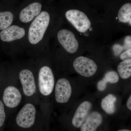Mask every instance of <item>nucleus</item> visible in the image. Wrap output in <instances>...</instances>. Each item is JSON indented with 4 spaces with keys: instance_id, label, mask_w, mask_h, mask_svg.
<instances>
[{
    "instance_id": "21",
    "label": "nucleus",
    "mask_w": 131,
    "mask_h": 131,
    "mask_svg": "<svg viewBox=\"0 0 131 131\" xmlns=\"http://www.w3.org/2000/svg\"><path fill=\"white\" fill-rule=\"evenodd\" d=\"M126 107L127 109L129 111H131V94L130 95L127 99L126 103Z\"/></svg>"
},
{
    "instance_id": "3",
    "label": "nucleus",
    "mask_w": 131,
    "mask_h": 131,
    "mask_svg": "<svg viewBox=\"0 0 131 131\" xmlns=\"http://www.w3.org/2000/svg\"><path fill=\"white\" fill-rule=\"evenodd\" d=\"M74 82L64 76L56 78L52 102L53 111L61 114L69 111L74 105L77 90Z\"/></svg>"
},
{
    "instance_id": "20",
    "label": "nucleus",
    "mask_w": 131,
    "mask_h": 131,
    "mask_svg": "<svg viewBox=\"0 0 131 131\" xmlns=\"http://www.w3.org/2000/svg\"><path fill=\"white\" fill-rule=\"evenodd\" d=\"M131 49L126 50L123 52L120 56V58L122 61L131 59Z\"/></svg>"
},
{
    "instance_id": "14",
    "label": "nucleus",
    "mask_w": 131,
    "mask_h": 131,
    "mask_svg": "<svg viewBox=\"0 0 131 131\" xmlns=\"http://www.w3.org/2000/svg\"><path fill=\"white\" fill-rule=\"evenodd\" d=\"M119 80V76L116 71H108L105 73L102 78L97 82V90L100 92H103L107 88L108 84H117Z\"/></svg>"
},
{
    "instance_id": "5",
    "label": "nucleus",
    "mask_w": 131,
    "mask_h": 131,
    "mask_svg": "<svg viewBox=\"0 0 131 131\" xmlns=\"http://www.w3.org/2000/svg\"><path fill=\"white\" fill-rule=\"evenodd\" d=\"M33 70L30 68L24 67L15 71L22 88L24 103L30 102L39 107L37 72Z\"/></svg>"
},
{
    "instance_id": "17",
    "label": "nucleus",
    "mask_w": 131,
    "mask_h": 131,
    "mask_svg": "<svg viewBox=\"0 0 131 131\" xmlns=\"http://www.w3.org/2000/svg\"><path fill=\"white\" fill-rule=\"evenodd\" d=\"M13 14L10 12H0V30L10 26L14 19Z\"/></svg>"
},
{
    "instance_id": "19",
    "label": "nucleus",
    "mask_w": 131,
    "mask_h": 131,
    "mask_svg": "<svg viewBox=\"0 0 131 131\" xmlns=\"http://www.w3.org/2000/svg\"><path fill=\"white\" fill-rule=\"evenodd\" d=\"M7 118L5 105L2 101L0 100V130L4 127Z\"/></svg>"
},
{
    "instance_id": "7",
    "label": "nucleus",
    "mask_w": 131,
    "mask_h": 131,
    "mask_svg": "<svg viewBox=\"0 0 131 131\" xmlns=\"http://www.w3.org/2000/svg\"><path fill=\"white\" fill-rule=\"evenodd\" d=\"M76 72L83 77L90 78L94 76L98 70V66L94 61L84 56L78 57L73 62Z\"/></svg>"
},
{
    "instance_id": "11",
    "label": "nucleus",
    "mask_w": 131,
    "mask_h": 131,
    "mask_svg": "<svg viewBox=\"0 0 131 131\" xmlns=\"http://www.w3.org/2000/svg\"><path fill=\"white\" fill-rule=\"evenodd\" d=\"M118 96L115 93H109L101 100L100 107L104 113L109 115L116 113L118 111Z\"/></svg>"
},
{
    "instance_id": "13",
    "label": "nucleus",
    "mask_w": 131,
    "mask_h": 131,
    "mask_svg": "<svg viewBox=\"0 0 131 131\" xmlns=\"http://www.w3.org/2000/svg\"><path fill=\"white\" fill-rule=\"evenodd\" d=\"M42 5L38 2H34L22 9L20 13L19 19L24 23L31 21L41 12Z\"/></svg>"
},
{
    "instance_id": "1",
    "label": "nucleus",
    "mask_w": 131,
    "mask_h": 131,
    "mask_svg": "<svg viewBox=\"0 0 131 131\" xmlns=\"http://www.w3.org/2000/svg\"><path fill=\"white\" fill-rule=\"evenodd\" d=\"M50 121L38 106L25 102L10 117L9 131H49Z\"/></svg>"
},
{
    "instance_id": "6",
    "label": "nucleus",
    "mask_w": 131,
    "mask_h": 131,
    "mask_svg": "<svg viewBox=\"0 0 131 131\" xmlns=\"http://www.w3.org/2000/svg\"><path fill=\"white\" fill-rule=\"evenodd\" d=\"M50 16L48 12L43 11L35 17L28 32V40L31 44H37L42 40L50 24Z\"/></svg>"
},
{
    "instance_id": "2",
    "label": "nucleus",
    "mask_w": 131,
    "mask_h": 131,
    "mask_svg": "<svg viewBox=\"0 0 131 131\" xmlns=\"http://www.w3.org/2000/svg\"><path fill=\"white\" fill-rule=\"evenodd\" d=\"M2 100L7 113L8 118L18 111L24 103L22 88L15 70L8 72L3 81Z\"/></svg>"
},
{
    "instance_id": "10",
    "label": "nucleus",
    "mask_w": 131,
    "mask_h": 131,
    "mask_svg": "<svg viewBox=\"0 0 131 131\" xmlns=\"http://www.w3.org/2000/svg\"><path fill=\"white\" fill-rule=\"evenodd\" d=\"M103 114L100 110L94 108L80 127V131H98L105 121Z\"/></svg>"
},
{
    "instance_id": "4",
    "label": "nucleus",
    "mask_w": 131,
    "mask_h": 131,
    "mask_svg": "<svg viewBox=\"0 0 131 131\" xmlns=\"http://www.w3.org/2000/svg\"><path fill=\"white\" fill-rule=\"evenodd\" d=\"M94 102L90 98H86L78 102L68 112L61 114L59 120L61 125L65 128L70 124L75 129H79L94 108Z\"/></svg>"
},
{
    "instance_id": "15",
    "label": "nucleus",
    "mask_w": 131,
    "mask_h": 131,
    "mask_svg": "<svg viewBox=\"0 0 131 131\" xmlns=\"http://www.w3.org/2000/svg\"><path fill=\"white\" fill-rule=\"evenodd\" d=\"M118 74L124 80L129 79L131 76V59L122 61L117 67Z\"/></svg>"
},
{
    "instance_id": "16",
    "label": "nucleus",
    "mask_w": 131,
    "mask_h": 131,
    "mask_svg": "<svg viewBox=\"0 0 131 131\" xmlns=\"http://www.w3.org/2000/svg\"><path fill=\"white\" fill-rule=\"evenodd\" d=\"M118 19L122 23H129L131 25V4L127 3L121 8L118 15Z\"/></svg>"
},
{
    "instance_id": "22",
    "label": "nucleus",
    "mask_w": 131,
    "mask_h": 131,
    "mask_svg": "<svg viewBox=\"0 0 131 131\" xmlns=\"http://www.w3.org/2000/svg\"><path fill=\"white\" fill-rule=\"evenodd\" d=\"M117 131H131V130L129 129H119Z\"/></svg>"
},
{
    "instance_id": "8",
    "label": "nucleus",
    "mask_w": 131,
    "mask_h": 131,
    "mask_svg": "<svg viewBox=\"0 0 131 131\" xmlns=\"http://www.w3.org/2000/svg\"><path fill=\"white\" fill-rule=\"evenodd\" d=\"M65 16L68 21L80 32H85L91 27V23L89 19L81 11L70 9L66 12Z\"/></svg>"
},
{
    "instance_id": "12",
    "label": "nucleus",
    "mask_w": 131,
    "mask_h": 131,
    "mask_svg": "<svg viewBox=\"0 0 131 131\" xmlns=\"http://www.w3.org/2000/svg\"><path fill=\"white\" fill-rule=\"evenodd\" d=\"M26 34L25 29L18 26H10L0 32V38L3 42H11L22 38Z\"/></svg>"
},
{
    "instance_id": "9",
    "label": "nucleus",
    "mask_w": 131,
    "mask_h": 131,
    "mask_svg": "<svg viewBox=\"0 0 131 131\" xmlns=\"http://www.w3.org/2000/svg\"><path fill=\"white\" fill-rule=\"evenodd\" d=\"M57 38L59 42L68 53L73 54L77 51L78 41L71 31L62 29L58 32Z\"/></svg>"
},
{
    "instance_id": "18",
    "label": "nucleus",
    "mask_w": 131,
    "mask_h": 131,
    "mask_svg": "<svg viewBox=\"0 0 131 131\" xmlns=\"http://www.w3.org/2000/svg\"><path fill=\"white\" fill-rule=\"evenodd\" d=\"M131 36H127L125 39L124 44L123 46H121L119 45H115L113 47V50L115 56H119L124 50L131 49Z\"/></svg>"
}]
</instances>
